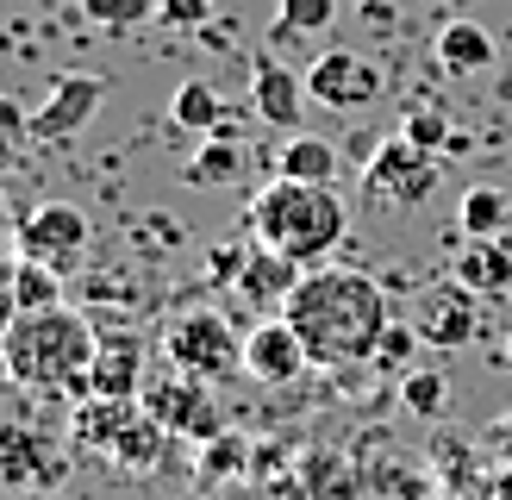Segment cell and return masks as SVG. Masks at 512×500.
Returning <instances> with one entry per match:
<instances>
[{
	"label": "cell",
	"instance_id": "e575fe53",
	"mask_svg": "<svg viewBox=\"0 0 512 500\" xmlns=\"http://www.w3.org/2000/svg\"><path fill=\"white\" fill-rule=\"evenodd\" d=\"M494 500H512V469H500V475H494Z\"/></svg>",
	"mask_w": 512,
	"mask_h": 500
},
{
	"label": "cell",
	"instance_id": "603a6c76",
	"mask_svg": "<svg viewBox=\"0 0 512 500\" xmlns=\"http://www.w3.org/2000/svg\"><path fill=\"white\" fill-rule=\"evenodd\" d=\"M400 407L413 413V419H444V407H450V382H444L438 369L400 375Z\"/></svg>",
	"mask_w": 512,
	"mask_h": 500
},
{
	"label": "cell",
	"instance_id": "d6986e66",
	"mask_svg": "<svg viewBox=\"0 0 512 500\" xmlns=\"http://www.w3.org/2000/svg\"><path fill=\"white\" fill-rule=\"evenodd\" d=\"M438 63H444V75H481V69H494V38H488V25L450 19L444 32H438Z\"/></svg>",
	"mask_w": 512,
	"mask_h": 500
},
{
	"label": "cell",
	"instance_id": "7402d4cb",
	"mask_svg": "<svg viewBox=\"0 0 512 500\" xmlns=\"http://www.w3.org/2000/svg\"><path fill=\"white\" fill-rule=\"evenodd\" d=\"M456 213H463V232H469V238H500L506 219H512V200H506L500 188H469Z\"/></svg>",
	"mask_w": 512,
	"mask_h": 500
},
{
	"label": "cell",
	"instance_id": "3957f363",
	"mask_svg": "<svg viewBox=\"0 0 512 500\" xmlns=\"http://www.w3.org/2000/svg\"><path fill=\"white\" fill-rule=\"evenodd\" d=\"M350 232V213L338 188H313V182H263L250 200V244L263 250H281V257H294L300 269H319L331 250L344 244Z\"/></svg>",
	"mask_w": 512,
	"mask_h": 500
},
{
	"label": "cell",
	"instance_id": "9a60e30c",
	"mask_svg": "<svg viewBox=\"0 0 512 500\" xmlns=\"http://www.w3.org/2000/svg\"><path fill=\"white\" fill-rule=\"evenodd\" d=\"M300 282H306V269H300L294 257H281V250L250 244L244 275H238V294H244V300H256V307H288Z\"/></svg>",
	"mask_w": 512,
	"mask_h": 500
},
{
	"label": "cell",
	"instance_id": "5bb4252c",
	"mask_svg": "<svg viewBox=\"0 0 512 500\" xmlns=\"http://www.w3.org/2000/svg\"><path fill=\"white\" fill-rule=\"evenodd\" d=\"M88 400H144V350L132 338H100L88 369Z\"/></svg>",
	"mask_w": 512,
	"mask_h": 500
},
{
	"label": "cell",
	"instance_id": "ac0fdd59",
	"mask_svg": "<svg viewBox=\"0 0 512 500\" xmlns=\"http://www.w3.org/2000/svg\"><path fill=\"white\" fill-rule=\"evenodd\" d=\"M163 450H169V432L138 407L132 419H125V432L107 444V457H100V463H113V469H125V475H150V469L163 463Z\"/></svg>",
	"mask_w": 512,
	"mask_h": 500
},
{
	"label": "cell",
	"instance_id": "5b68a950",
	"mask_svg": "<svg viewBox=\"0 0 512 500\" xmlns=\"http://www.w3.org/2000/svg\"><path fill=\"white\" fill-rule=\"evenodd\" d=\"M13 250H19L25 263H44V269L69 275L75 263H82V250H88V213L69 207V200H44V207L19 213Z\"/></svg>",
	"mask_w": 512,
	"mask_h": 500
},
{
	"label": "cell",
	"instance_id": "484cf974",
	"mask_svg": "<svg viewBox=\"0 0 512 500\" xmlns=\"http://www.w3.org/2000/svg\"><path fill=\"white\" fill-rule=\"evenodd\" d=\"M331 19H338V0H281V13H275L281 32H294L306 44H313L319 32H331Z\"/></svg>",
	"mask_w": 512,
	"mask_h": 500
},
{
	"label": "cell",
	"instance_id": "f35d334b",
	"mask_svg": "<svg viewBox=\"0 0 512 500\" xmlns=\"http://www.w3.org/2000/svg\"><path fill=\"white\" fill-rule=\"evenodd\" d=\"M425 500H444V494H425Z\"/></svg>",
	"mask_w": 512,
	"mask_h": 500
},
{
	"label": "cell",
	"instance_id": "d590c367",
	"mask_svg": "<svg viewBox=\"0 0 512 500\" xmlns=\"http://www.w3.org/2000/svg\"><path fill=\"white\" fill-rule=\"evenodd\" d=\"M13 382V369H7V350H0V388H7Z\"/></svg>",
	"mask_w": 512,
	"mask_h": 500
},
{
	"label": "cell",
	"instance_id": "e0dca14e",
	"mask_svg": "<svg viewBox=\"0 0 512 500\" xmlns=\"http://www.w3.org/2000/svg\"><path fill=\"white\" fill-rule=\"evenodd\" d=\"M275 175H281V182L331 188V182H338V144H331V138H313V132H294L288 144L275 150Z\"/></svg>",
	"mask_w": 512,
	"mask_h": 500
},
{
	"label": "cell",
	"instance_id": "30bf717a",
	"mask_svg": "<svg viewBox=\"0 0 512 500\" xmlns=\"http://www.w3.org/2000/svg\"><path fill=\"white\" fill-rule=\"evenodd\" d=\"M144 413L175 438H194V444H213L225 425H219V407L213 394L194 382V375H169V382H150L144 388Z\"/></svg>",
	"mask_w": 512,
	"mask_h": 500
},
{
	"label": "cell",
	"instance_id": "f1b7e54d",
	"mask_svg": "<svg viewBox=\"0 0 512 500\" xmlns=\"http://www.w3.org/2000/svg\"><path fill=\"white\" fill-rule=\"evenodd\" d=\"M419 344H425V338L413 332V325H400V319H394V325H388V338L375 344V369H400V375H413V350H419Z\"/></svg>",
	"mask_w": 512,
	"mask_h": 500
},
{
	"label": "cell",
	"instance_id": "7a4b0ae2",
	"mask_svg": "<svg viewBox=\"0 0 512 500\" xmlns=\"http://www.w3.org/2000/svg\"><path fill=\"white\" fill-rule=\"evenodd\" d=\"M0 350H7V369L19 388L88 400V369H94L100 332L75 307H50V313H19L13 332L0 338Z\"/></svg>",
	"mask_w": 512,
	"mask_h": 500
},
{
	"label": "cell",
	"instance_id": "f546056e",
	"mask_svg": "<svg viewBox=\"0 0 512 500\" xmlns=\"http://www.w3.org/2000/svg\"><path fill=\"white\" fill-rule=\"evenodd\" d=\"M13 319H19V250L0 244V338L13 332Z\"/></svg>",
	"mask_w": 512,
	"mask_h": 500
},
{
	"label": "cell",
	"instance_id": "ba28073f",
	"mask_svg": "<svg viewBox=\"0 0 512 500\" xmlns=\"http://www.w3.org/2000/svg\"><path fill=\"white\" fill-rule=\"evenodd\" d=\"M306 94L313 107H331V113H356L381 94V69L363 57V50H319L313 69H306Z\"/></svg>",
	"mask_w": 512,
	"mask_h": 500
},
{
	"label": "cell",
	"instance_id": "1f68e13d",
	"mask_svg": "<svg viewBox=\"0 0 512 500\" xmlns=\"http://www.w3.org/2000/svg\"><path fill=\"white\" fill-rule=\"evenodd\" d=\"M163 25H175V32H200V25H213V0H163Z\"/></svg>",
	"mask_w": 512,
	"mask_h": 500
},
{
	"label": "cell",
	"instance_id": "4fadbf2b",
	"mask_svg": "<svg viewBox=\"0 0 512 500\" xmlns=\"http://www.w3.org/2000/svg\"><path fill=\"white\" fill-rule=\"evenodd\" d=\"M313 369L306 363V344L294 338V325L288 319H263L256 332L244 338V375L250 382H263V388H288V382H300V375Z\"/></svg>",
	"mask_w": 512,
	"mask_h": 500
},
{
	"label": "cell",
	"instance_id": "52a82bcc",
	"mask_svg": "<svg viewBox=\"0 0 512 500\" xmlns=\"http://www.w3.org/2000/svg\"><path fill=\"white\" fill-rule=\"evenodd\" d=\"M63 475H69V450L57 438L25 419H0V488L50 494V488H63Z\"/></svg>",
	"mask_w": 512,
	"mask_h": 500
},
{
	"label": "cell",
	"instance_id": "d6a6232c",
	"mask_svg": "<svg viewBox=\"0 0 512 500\" xmlns=\"http://www.w3.org/2000/svg\"><path fill=\"white\" fill-rule=\"evenodd\" d=\"M244 257H250V244H219V250H213V263H207V269H213V282H232V288H238Z\"/></svg>",
	"mask_w": 512,
	"mask_h": 500
},
{
	"label": "cell",
	"instance_id": "74e56055",
	"mask_svg": "<svg viewBox=\"0 0 512 500\" xmlns=\"http://www.w3.org/2000/svg\"><path fill=\"white\" fill-rule=\"evenodd\" d=\"M13 219V207H7V194H0V225H7Z\"/></svg>",
	"mask_w": 512,
	"mask_h": 500
},
{
	"label": "cell",
	"instance_id": "8992f818",
	"mask_svg": "<svg viewBox=\"0 0 512 500\" xmlns=\"http://www.w3.org/2000/svg\"><path fill=\"white\" fill-rule=\"evenodd\" d=\"M444 182V163L431 150L406 144L400 132L388 144H375V157L363 163V194L381 200V207H419V200Z\"/></svg>",
	"mask_w": 512,
	"mask_h": 500
},
{
	"label": "cell",
	"instance_id": "836d02e7",
	"mask_svg": "<svg viewBox=\"0 0 512 500\" xmlns=\"http://www.w3.org/2000/svg\"><path fill=\"white\" fill-rule=\"evenodd\" d=\"M481 444H488L494 457H500V469H512V413H500L488 432H481Z\"/></svg>",
	"mask_w": 512,
	"mask_h": 500
},
{
	"label": "cell",
	"instance_id": "d4e9b609",
	"mask_svg": "<svg viewBox=\"0 0 512 500\" xmlns=\"http://www.w3.org/2000/svg\"><path fill=\"white\" fill-rule=\"evenodd\" d=\"M50 307H63V275L19 257V313H50Z\"/></svg>",
	"mask_w": 512,
	"mask_h": 500
},
{
	"label": "cell",
	"instance_id": "ffe728a7",
	"mask_svg": "<svg viewBox=\"0 0 512 500\" xmlns=\"http://www.w3.org/2000/svg\"><path fill=\"white\" fill-rule=\"evenodd\" d=\"M244 163H250V150L232 138V132H213V138H200V150L188 157V182L194 188H225V182H238L244 175Z\"/></svg>",
	"mask_w": 512,
	"mask_h": 500
},
{
	"label": "cell",
	"instance_id": "277c9868",
	"mask_svg": "<svg viewBox=\"0 0 512 500\" xmlns=\"http://www.w3.org/2000/svg\"><path fill=\"white\" fill-rule=\"evenodd\" d=\"M163 357L175 375H194V382H219V375L244 369V338L225 325V313L213 307H188L163 325Z\"/></svg>",
	"mask_w": 512,
	"mask_h": 500
},
{
	"label": "cell",
	"instance_id": "cb8c5ba5",
	"mask_svg": "<svg viewBox=\"0 0 512 500\" xmlns=\"http://www.w3.org/2000/svg\"><path fill=\"white\" fill-rule=\"evenodd\" d=\"M400 138H406V144H419V150H431V157L456 144V132H450L444 107H425V100H419V107H406V119H400Z\"/></svg>",
	"mask_w": 512,
	"mask_h": 500
},
{
	"label": "cell",
	"instance_id": "8d00e7d4",
	"mask_svg": "<svg viewBox=\"0 0 512 500\" xmlns=\"http://www.w3.org/2000/svg\"><path fill=\"white\" fill-rule=\"evenodd\" d=\"M500 363H506V369H512V332H506V350H500Z\"/></svg>",
	"mask_w": 512,
	"mask_h": 500
},
{
	"label": "cell",
	"instance_id": "8fae6325",
	"mask_svg": "<svg viewBox=\"0 0 512 500\" xmlns=\"http://www.w3.org/2000/svg\"><path fill=\"white\" fill-rule=\"evenodd\" d=\"M306 75L288 63V57H275V50H263V57L250 63V113L275 125V132H300V119H306Z\"/></svg>",
	"mask_w": 512,
	"mask_h": 500
},
{
	"label": "cell",
	"instance_id": "9c48e42d",
	"mask_svg": "<svg viewBox=\"0 0 512 500\" xmlns=\"http://www.w3.org/2000/svg\"><path fill=\"white\" fill-rule=\"evenodd\" d=\"M413 332H419L431 350H463V344H475V332H481V294H469L456 275L431 282V288L419 294Z\"/></svg>",
	"mask_w": 512,
	"mask_h": 500
},
{
	"label": "cell",
	"instance_id": "7c38bea8",
	"mask_svg": "<svg viewBox=\"0 0 512 500\" xmlns=\"http://www.w3.org/2000/svg\"><path fill=\"white\" fill-rule=\"evenodd\" d=\"M107 107V75H63V82H50V94L32 107V138L57 144V138H75L82 125Z\"/></svg>",
	"mask_w": 512,
	"mask_h": 500
},
{
	"label": "cell",
	"instance_id": "2e32d148",
	"mask_svg": "<svg viewBox=\"0 0 512 500\" xmlns=\"http://www.w3.org/2000/svg\"><path fill=\"white\" fill-rule=\"evenodd\" d=\"M450 275H456L469 294L494 300V294L512 288V244H506V238H469L463 250H456V269H450Z\"/></svg>",
	"mask_w": 512,
	"mask_h": 500
},
{
	"label": "cell",
	"instance_id": "44dd1931",
	"mask_svg": "<svg viewBox=\"0 0 512 500\" xmlns=\"http://www.w3.org/2000/svg\"><path fill=\"white\" fill-rule=\"evenodd\" d=\"M169 119L194 138H213V132H225V100H219L213 82H182L169 100Z\"/></svg>",
	"mask_w": 512,
	"mask_h": 500
},
{
	"label": "cell",
	"instance_id": "ab89813d",
	"mask_svg": "<svg viewBox=\"0 0 512 500\" xmlns=\"http://www.w3.org/2000/svg\"><path fill=\"white\" fill-rule=\"evenodd\" d=\"M38 7H50V0H38Z\"/></svg>",
	"mask_w": 512,
	"mask_h": 500
},
{
	"label": "cell",
	"instance_id": "6da1fadb",
	"mask_svg": "<svg viewBox=\"0 0 512 500\" xmlns=\"http://www.w3.org/2000/svg\"><path fill=\"white\" fill-rule=\"evenodd\" d=\"M281 319L294 325V338L306 344L313 369H350V363H375V344L388 338V294L375 275L344 269V263H319L306 269V282L294 300L281 307Z\"/></svg>",
	"mask_w": 512,
	"mask_h": 500
},
{
	"label": "cell",
	"instance_id": "4dcf8cb0",
	"mask_svg": "<svg viewBox=\"0 0 512 500\" xmlns=\"http://www.w3.org/2000/svg\"><path fill=\"white\" fill-rule=\"evenodd\" d=\"M244 438H232V432H219L213 444H207V457H200V475H207V482H213V475H238L244 469Z\"/></svg>",
	"mask_w": 512,
	"mask_h": 500
},
{
	"label": "cell",
	"instance_id": "83f0119b",
	"mask_svg": "<svg viewBox=\"0 0 512 500\" xmlns=\"http://www.w3.org/2000/svg\"><path fill=\"white\" fill-rule=\"evenodd\" d=\"M163 0H88V19L94 25H113V32H138L144 19H157Z\"/></svg>",
	"mask_w": 512,
	"mask_h": 500
},
{
	"label": "cell",
	"instance_id": "4316f807",
	"mask_svg": "<svg viewBox=\"0 0 512 500\" xmlns=\"http://www.w3.org/2000/svg\"><path fill=\"white\" fill-rule=\"evenodd\" d=\"M25 144H32V113H25L13 94H0V175L19 163Z\"/></svg>",
	"mask_w": 512,
	"mask_h": 500
}]
</instances>
